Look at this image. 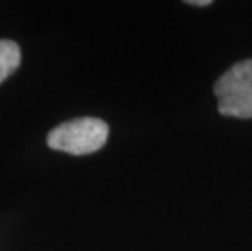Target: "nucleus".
I'll list each match as a JSON object with an SVG mask.
<instances>
[{
	"label": "nucleus",
	"instance_id": "obj_1",
	"mask_svg": "<svg viewBox=\"0 0 252 251\" xmlns=\"http://www.w3.org/2000/svg\"><path fill=\"white\" fill-rule=\"evenodd\" d=\"M109 136V127L98 117H78L54 127L47 136L52 150L70 155H88L98 152Z\"/></svg>",
	"mask_w": 252,
	"mask_h": 251
},
{
	"label": "nucleus",
	"instance_id": "obj_2",
	"mask_svg": "<svg viewBox=\"0 0 252 251\" xmlns=\"http://www.w3.org/2000/svg\"><path fill=\"white\" fill-rule=\"evenodd\" d=\"M220 114L239 119L252 117V59L234 64L213 87Z\"/></svg>",
	"mask_w": 252,
	"mask_h": 251
},
{
	"label": "nucleus",
	"instance_id": "obj_4",
	"mask_svg": "<svg viewBox=\"0 0 252 251\" xmlns=\"http://www.w3.org/2000/svg\"><path fill=\"white\" fill-rule=\"evenodd\" d=\"M189 5H198V7H205V5H210V0H189L187 2Z\"/></svg>",
	"mask_w": 252,
	"mask_h": 251
},
{
	"label": "nucleus",
	"instance_id": "obj_3",
	"mask_svg": "<svg viewBox=\"0 0 252 251\" xmlns=\"http://www.w3.org/2000/svg\"><path fill=\"white\" fill-rule=\"evenodd\" d=\"M21 52L17 42L0 39V83L7 80L20 67Z\"/></svg>",
	"mask_w": 252,
	"mask_h": 251
}]
</instances>
